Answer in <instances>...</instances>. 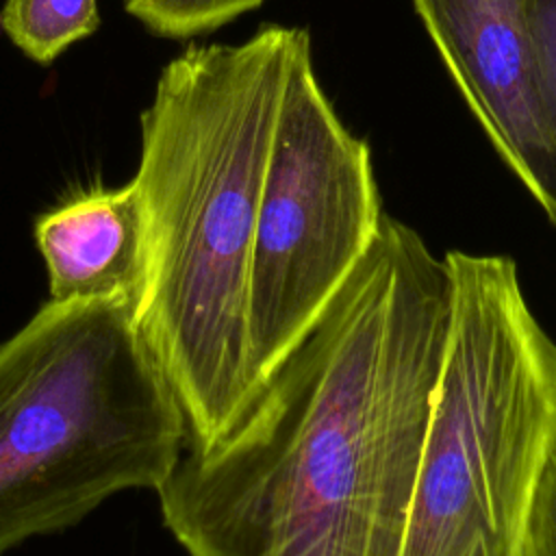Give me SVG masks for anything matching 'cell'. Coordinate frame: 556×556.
I'll list each match as a JSON object with an SVG mask.
<instances>
[{
    "mask_svg": "<svg viewBox=\"0 0 556 556\" xmlns=\"http://www.w3.org/2000/svg\"><path fill=\"white\" fill-rule=\"evenodd\" d=\"M532 556H556V441L534 497Z\"/></svg>",
    "mask_w": 556,
    "mask_h": 556,
    "instance_id": "10",
    "label": "cell"
},
{
    "mask_svg": "<svg viewBox=\"0 0 556 556\" xmlns=\"http://www.w3.org/2000/svg\"><path fill=\"white\" fill-rule=\"evenodd\" d=\"M265 0H124V9L152 35L163 39H193L213 33Z\"/></svg>",
    "mask_w": 556,
    "mask_h": 556,
    "instance_id": "9",
    "label": "cell"
},
{
    "mask_svg": "<svg viewBox=\"0 0 556 556\" xmlns=\"http://www.w3.org/2000/svg\"><path fill=\"white\" fill-rule=\"evenodd\" d=\"M96 0H4L0 28L30 61L48 65L72 43L96 33Z\"/></svg>",
    "mask_w": 556,
    "mask_h": 556,
    "instance_id": "8",
    "label": "cell"
},
{
    "mask_svg": "<svg viewBox=\"0 0 556 556\" xmlns=\"http://www.w3.org/2000/svg\"><path fill=\"white\" fill-rule=\"evenodd\" d=\"M382 215L371 148L337 115L306 43L285 89L252 241L248 352L256 393L367 254Z\"/></svg>",
    "mask_w": 556,
    "mask_h": 556,
    "instance_id": "5",
    "label": "cell"
},
{
    "mask_svg": "<svg viewBox=\"0 0 556 556\" xmlns=\"http://www.w3.org/2000/svg\"><path fill=\"white\" fill-rule=\"evenodd\" d=\"M54 302H132L143 276V217L135 185L87 187L35 219Z\"/></svg>",
    "mask_w": 556,
    "mask_h": 556,
    "instance_id": "7",
    "label": "cell"
},
{
    "mask_svg": "<svg viewBox=\"0 0 556 556\" xmlns=\"http://www.w3.org/2000/svg\"><path fill=\"white\" fill-rule=\"evenodd\" d=\"M306 28L265 24L243 43H193L141 111L130 182L143 217L132 321L187 424L215 445L256 395L248 280L267 159Z\"/></svg>",
    "mask_w": 556,
    "mask_h": 556,
    "instance_id": "2",
    "label": "cell"
},
{
    "mask_svg": "<svg viewBox=\"0 0 556 556\" xmlns=\"http://www.w3.org/2000/svg\"><path fill=\"white\" fill-rule=\"evenodd\" d=\"M452 274L382 215L241 419L156 489L189 556H400L452 324Z\"/></svg>",
    "mask_w": 556,
    "mask_h": 556,
    "instance_id": "1",
    "label": "cell"
},
{
    "mask_svg": "<svg viewBox=\"0 0 556 556\" xmlns=\"http://www.w3.org/2000/svg\"><path fill=\"white\" fill-rule=\"evenodd\" d=\"M185 443L130 304L48 300L0 343V556L119 491H156Z\"/></svg>",
    "mask_w": 556,
    "mask_h": 556,
    "instance_id": "3",
    "label": "cell"
},
{
    "mask_svg": "<svg viewBox=\"0 0 556 556\" xmlns=\"http://www.w3.org/2000/svg\"><path fill=\"white\" fill-rule=\"evenodd\" d=\"M539 39L556 85V0H534Z\"/></svg>",
    "mask_w": 556,
    "mask_h": 556,
    "instance_id": "11",
    "label": "cell"
},
{
    "mask_svg": "<svg viewBox=\"0 0 556 556\" xmlns=\"http://www.w3.org/2000/svg\"><path fill=\"white\" fill-rule=\"evenodd\" d=\"M495 154L556 226V85L534 0H410Z\"/></svg>",
    "mask_w": 556,
    "mask_h": 556,
    "instance_id": "6",
    "label": "cell"
},
{
    "mask_svg": "<svg viewBox=\"0 0 556 556\" xmlns=\"http://www.w3.org/2000/svg\"><path fill=\"white\" fill-rule=\"evenodd\" d=\"M454 295L400 556H532L556 441V343L506 256L445 254Z\"/></svg>",
    "mask_w": 556,
    "mask_h": 556,
    "instance_id": "4",
    "label": "cell"
}]
</instances>
